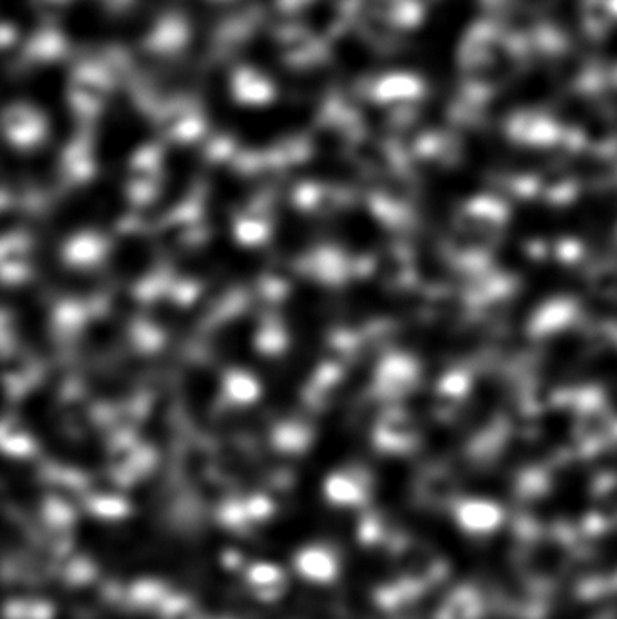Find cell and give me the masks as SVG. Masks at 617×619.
<instances>
[{
  "label": "cell",
  "mask_w": 617,
  "mask_h": 619,
  "mask_svg": "<svg viewBox=\"0 0 617 619\" xmlns=\"http://www.w3.org/2000/svg\"><path fill=\"white\" fill-rule=\"evenodd\" d=\"M248 589L261 601H276L287 592L288 578L281 567L273 563H253L245 572Z\"/></svg>",
  "instance_id": "7"
},
{
  "label": "cell",
  "mask_w": 617,
  "mask_h": 619,
  "mask_svg": "<svg viewBox=\"0 0 617 619\" xmlns=\"http://www.w3.org/2000/svg\"><path fill=\"white\" fill-rule=\"evenodd\" d=\"M233 94L241 102L262 103L273 94L272 82L267 74L250 66H239L232 73Z\"/></svg>",
  "instance_id": "8"
},
{
  "label": "cell",
  "mask_w": 617,
  "mask_h": 619,
  "mask_svg": "<svg viewBox=\"0 0 617 619\" xmlns=\"http://www.w3.org/2000/svg\"><path fill=\"white\" fill-rule=\"evenodd\" d=\"M169 598V589L161 581H138L129 589V598L132 607L137 609H161L163 601Z\"/></svg>",
  "instance_id": "9"
},
{
  "label": "cell",
  "mask_w": 617,
  "mask_h": 619,
  "mask_svg": "<svg viewBox=\"0 0 617 619\" xmlns=\"http://www.w3.org/2000/svg\"><path fill=\"white\" fill-rule=\"evenodd\" d=\"M16 33L17 31L13 30V26L8 24V22L2 26V44H4V48H8L11 44V40L16 39Z\"/></svg>",
  "instance_id": "14"
},
{
  "label": "cell",
  "mask_w": 617,
  "mask_h": 619,
  "mask_svg": "<svg viewBox=\"0 0 617 619\" xmlns=\"http://www.w3.org/2000/svg\"><path fill=\"white\" fill-rule=\"evenodd\" d=\"M261 16L256 8L238 11L233 16L227 17L221 24L216 28L215 39H212V53L218 59H227L230 54L238 53L239 49L252 39V34L258 30Z\"/></svg>",
  "instance_id": "4"
},
{
  "label": "cell",
  "mask_w": 617,
  "mask_h": 619,
  "mask_svg": "<svg viewBox=\"0 0 617 619\" xmlns=\"http://www.w3.org/2000/svg\"><path fill=\"white\" fill-rule=\"evenodd\" d=\"M53 607L44 600H13L6 603L8 619H51Z\"/></svg>",
  "instance_id": "10"
},
{
  "label": "cell",
  "mask_w": 617,
  "mask_h": 619,
  "mask_svg": "<svg viewBox=\"0 0 617 619\" xmlns=\"http://www.w3.org/2000/svg\"><path fill=\"white\" fill-rule=\"evenodd\" d=\"M190 42V24L186 16L178 11H169L156 19L151 30L147 31L143 48L147 53L161 60L180 57Z\"/></svg>",
  "instance_id": "3"
},
{
  "label": "cell",
  "mask_w": 617,
  "mask_h": 619,
  "mask_svg": "<svg viewBox=\"0 0 617 619\" xmlns=\"http://www.w3.org/2000/svg\"><path fill=\"white\" fill-rule=\"evenodd\" d=\"M115 77L100 57L80 59L69 77V94L80 109H94L108 97Z\"/></svg>",
  "instance_id": "1"
},
{
  "label": "cell",
  "mask_w": 617,
  "mask_h": 619,
  "mask_svg": "<svg viewBox=\"0 0 617 619\" xmlns=\"http://www.w3.org/2000/svg\"><path fill=\"white\" fill-rule=\"evenodd\" d=\"M94 575H97V567L93 566V561L83 556H78L74 560L69 561V566L63 572L69 586H83L93 580Z\"/></svg>",
  "instance_id": "11"
},
{
  "label": "cell",
  "mask_w": 617,
  "mask_h": 619,
  "mask_svg": "<svg viewBox=\"0 0 617 619\" xmlns=\"http://www.w3.org/2000/svg\"><path fill=\"white\" fill-rule=\"evenodd\" d=\"M276 46L281 60L292 68H310L328 59V44L317 39L302 22H290L278 28Z\"/></svg>",
  "instance_id": "2"
},
{
  "label": "cell",
  "mask_w": 617,
  "mask_h": 619,
  "mask_svg": "<svg viewBox=\"0 0 617 619\" xmlns=\"http://www.w3.org/2000/svg\"><path fill=\"white\" fill-rule=\"evenodd\" d=\"M297 572L314 583H331L339 576V558L330 547L307 546L293 558Z\"/></svg>",
  "instance_id": "5"
},
{
  "label": "cell",
  "mask_w": 617,
  "mask_h": 619,
  "mask_svg": "<svg viewBox=\"0 0 617 619\" xmlns=\"http://www.w3.org/2000/svg\"><path fill=\"white\" fill-rule=\"evenodd\" d=\"M311 0H278V8L282 11V13H301L308 4H310Z\"/></svg>",
  "instance_id": "13"
},
{
  "label": "cell",
  "mask_w": 617,
  "mask_h": 619,
  "mask_svg": "<svg viewBox=\"0 0 617 619\" xmlns=\"http://www.w3.org/2000/svg\"><path fill=\"white\" fill-rule=\"evenodd\" d=\"M69 44L62 31L54 26L46 24L31 34L22 49V57L33 64H49L66 59Z\"/></svg>",
  "instance_id": "6"
},
{
  "label": "cell",
  "mask_w": 617,
  "mask_h": 619,
  "mask_svg": "<svg viewBox=\"0 0 617 619\" xmlns=\"http://www.w3.org/2000/svg\"><path fill=\"white\" fill-rule=\"evenodd\" d=\"M69 2L71 0H31L34 10L42 13V16H57Z\"/></svg>",
  "instance_id": "12"
}]
</instances>
